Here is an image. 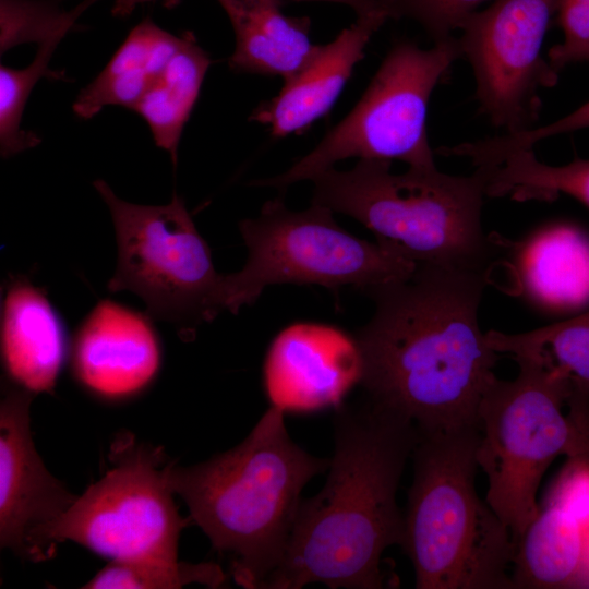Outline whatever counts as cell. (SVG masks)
I'll return each mask as SVG.
<instances>
[{
    "label": "cell",
    "mask_w": 589,
    "mask_h": 589,
    "mask_svg": "<svg viewBox=\"0 0 589 589\" xmlns=\"http://www.w3.org/2000/svg\"><path fill=\"white\" fill-rule=\"evenodd\" d=\"M361 376L356 337L320 323L298 322L280 330L263 364L266 396L285 413L337 408Z\"/></svg>",
    "instance_id": "13"
},
{
    "label": "cell",
    "mask_w": 589,
    "mask_h": 589,
    "mask_svg": "<svg viewBox=\"0 0 589 589\" xmlns=\"http://www.w3.org/2000/svg\"><path fill=\"white\" fill-rule=\"evenodd\" d=\"M329 462L297 445L285 412L271 406L238 446L190 467L170 462L168 479L213 548L230 557L235 581L261 589L283 558L303 488Z\"/></svg>",
    "instance_id": "3"
},
{
    "label": "cell",
    "mask_w": 589,
    "mask_h": 589,
    "mask_svg": "<svg viewBox=\"0 0 589 589\" xmlns=\"http://www.w3.org/2000/svg\"><path fill=\"white\" fill-rule=\"evenodd\" d=\"M211 65L208 55L185 34L184 41L133 108L149 127L155 144L177 163L182 130Z\"/></svg>",
    "instance_id": "21"
},
{
    "label": "cell",
    "mask_w": 589,
    "mask_h": 589,
    "mask_svg": "<svg viewBox=\"0 0 589 589\" xmlns=\"http://www.w3.org/2000/svg\"><path fill=\"white\" fill-rule=\"evenodd\" d=\"M96 1L84 0L71 10H63L56 0H0L1 53L24 43L41 45L63 38Z\"/></svg>",
    "instance_id": "26"
},
{
    "label": "cell",
    "mask_w": 589,
    "mask_h": 589,
    "mask_svg": "<svg viewBox=\"0 0 589 589\" xmlns=\"http://www.w3.org/2000/svg\"><path fill=\"white\" fill-rule=\"evenodd\" d=\"M485 338L500 354L533 358L589 383V310L526 333L490 330Z\"/></svg>",
    "instance_id": "23"
},
{
    "label": "cell",
    "mask_w": 589,
    "mask_h": 589,
    "mask_svg": "<svg viewBox=\"0 0 589 589\" xmlns=\"http://www.w3.org/2000/svg\"><path fill=\"white\" fill-rule=\"evenodd\" d=\"M556 5L557 0H495L459 27L480 107L506 133L530 129L540 109L539 89L557 82L558 73L541 56Z\"/></svg>",
    "instance_id": "11"
},
{
    "label": "cell",
    "mask_w": 589,
    "mask_h": 589,
    "mask_svg": "<svg viewBox=\"0 0 589 589\" xmlns=\"http://www.w3.org/2000/svg\"><path fill=\"white\" fill-rule=\"evenodd\" d=\"M512 381L495 377L478 409V466L485 501L516 542L537 516V492L556 457L589 453V383L533 358H515Z\"/></svg>",
    "instance_id": "6"
},
{
    "label": "cell",
    "mask_w": 589,
    "mask_h": 589,
    "mask_svg": "<svg viewBox=\"0 0 589 589\" xmlns=\"http://www.w3.org/2000/svg\"><path fill=\"white\" fill-rule=\"evenodd\" d=\"M160 345L149 320L101 300L79 328L72 347L75 377L92 393L121 399L145 388L160 366Z\"/></svg>",
    "instance_id": "14"
},
{
    "label": "cell",
    "mask_w": 589,
    "mask_h": 589,
    "mask_svg": "<svg viewBox=\"0 0 589 589\" xmlns=\"http://www.w3.org/2000/svg\"><path fill=\"white\" fill-rule=\"evenodd\" d=\"M589 529L561 505L545 502L516 542L514 588L584 587Z\"/></svg>",
    "instance_id": "19"
},
{
    "label": "cell",
    "mask_w": 589,
    "mask_h": 589,
    "mask_svg": "<svg viewBox=\"0 0 589 589\" xmlns=\"http://www.w3.org/2000/svg\"><path fill=\"white\" fill-rule=\"evenodd\" d=\"M312 204L348 215L417 263L489 272L501 250L481 221L486 177L453 176L390 161L359 159L350 170L328 168L314 177Z\"/></svg>",
    "instance_id": "5"
},
{
    "label": "cell",
    "mask_w": 589,
    "mask_h": 589,
    "mask_svg": "<svg viewBox=\"0 0 589 589\" xmlns=\"http://www.w3.org/2000/svg\"><path fill=\"white\" fill-rule=\"evenodd\" d=\"M184 38L185 35L178 37L160 28L151 19L143 20L97 77L81 91L73 104L74 113L91 119L110 105L133 110Z\"/></svg>",
    "instance_id": "20"
},
{
    "label": "cell",
    "mask_w": 589,
    "mask_h": 589,
    "mask_svg": "<svg viewBox=\"0 0 589 589\" xmlns=\"http://www.w3.org/2000/svg\"><path fill=\"white\" fill-rule=\"evenodd\" d=\"M563 40L549 51V63L558 73L576 62L589 61V0H557Z\"/></svg>",
    "instance_id": "28"
},
{
    "label": "cell",
    "mask_w": 589,
    "mask_h": 589,
    "mask_svg": "<svg viewBox=\"0 0 589 589\" xmlns=\"http://www.w3.org/2000/svg\"><path fill=\"white\" fill-rule=\"evenodd\" d=\"M31 401L29 392L9 389L0 404V543L22 558L40 562L56 551L48 529L76 496L50 474L35 449Z\"/></svg>",
    "instance_id": "12"
},
{
    "label": "cell",
    "mask_w": 589,
    "mask_h": 589,
    "mask_svg": "<svg viewBox=\"0 0 589 589\" xmlns=\"http://www.w3.org/2000/svg\"><path fill=\"white\" fill-rule=\"evenodd\" d=\"M94 187L113 221L118 259L110 291H131L148 314L189 335L213 321L224 305V278L197 231L184 202L173 195L166 205H141L118 197L101 179Z\"/></svg>",
    "instance_id": "9"
},
{
    "label": "cell",
    "mask_w": 589,
    "mask_h": 589,
    "mask_svg": "<svg viewBox=\"0 0 589 589\" xmlns=\"http://www.w3.org/2000/svg\"><path fill=\"white\" fill-rule=\"evenodd\" d=\"M514 268L527 299L556 312L589 302V239L568 224L537 230L514 252Z\"/></svg>",
    "instance_id": "17"
},
{
    "label": "cell",
    "mask_w": 589,
    "mask_h": 589,
    "mask_svg": "<svg viewBox=\"0 0 589 589\" xmlns=\"http://www.w3.org/2000/svg\"><path fill=\"white\" fill-rule=\"evenodd\" d=\"M226 11L236 35L229 67L236 72L294 75L317 45L310 40V20L283 14L272 0H216Z\"/></svg>",
    "instance_id": "18"
},
{
    "label": "cell",
    "mask_w": 589,
    "mask_h": 589,
    "mask_svg": "<svg viewBox=\"0 0 589 589\" xmlns=\"http://www.w3.org/2000/svg\"><path fill=\"white\" fill-rule=\"evenodd\" d=\"M480 167L486 177V196L549 201L566 194L589 208V159L576 158L563 166H550L539 161L530 148Z\"/></svg>",
    "instance_id": "22"
},
{
    "label": "cell",
    "mask_w": 589,
    "mask_h": 589,
    "mask_svg": "<svg viewBox=\"0 0 589 589\" xmlns=\"http://www.w3.org/2000/svg\"><path fill=\"white\" fill-rule=\"evenodd\" d=\"M486 0H382L389 19L410 17L438 41L453 36L464 21Z\"/></svg>",
    "instance_id": "27"
},
{
    "label": "cell",
    "mask_w": 589,
    "mask_h": 589,
    "mask_svg": "<svg viewBox=\"0 0 589 589\" xmlns=\"http://www.w3.org/2000/svg\"><path fill=\"white\" fill-rule=\"evenodd\" d=\"M112 468L47 531L52 546L76 542L113 560H178L187 520L179 516L161 447L123 435L112 445Z\"/></svg>",
    "instance_id": "10"
},
{
    "label": "cell",
    "mask_w": 589,
    "mask_h": 589,
    "mask_svg": "<svg viewBox=\"0 0 589 589\" xmlns=\"http://www.w3.org/2000/svg\"><path fill=\"white\" fill-rule=\"evenodd\" d=\"M159 1L168 8L177 5L180 0H115L112 5V14L115 16H127L140 4Z\"/></svg>",
    "instance_id": "31"
},
{
    "label": "cell",
    "mask_w": 589,
    "mask_h": 589,
    "mask_svg": "<svg viewBox=\"0 0 589 589\" xmlns=\"http://www.w3.org/2000/svg\"><path fill=\"white\" fill-rule=\"evenodd\" d=\"M462 57L450 36L422 49L407 40L384 58L353 109L285 172L252 184L279 190L312 180L350 157L398 159L412 168L435 167L426 132L428 106L436 84Z\"/></svg>",
    "instance_id": "8"
},
{
    "label": "cell",
    "mask_w": 589,
    "mask_h": 589,
    "mask_svg": "<svg viewBox=\"0 0 589 589\" xmlns=\"http://www.w3.org/2000/svg\"><path fill=\"white\" fill-rule=\"evenodd\" d=\"M333 213L315 204L293 212L278 197L267 201L257 217L242 220L248 259L239 272L225 275V310L238 313L272 285H350L365 292L413 272V261L389 244L352 236Z\"/></svg>",
    "instance_id": "7"
},
{
    "label": "cell",
    "mask_w": 589,
    "mask_h": 589,
    "mask_svg": "<svg viewBox=\"0 0 589 589\" xmlns=\"http://www.w3.org/2000/svg\"><path fill=\"white\" fill-rule=\"evenodd\" d=\"M226 575L215 563L191 564L179 560H113L83 588L175 589L191 584L221 587Z\"/></svg>",
    "instance_id": "24"
},
{
    "label": "cell",
    "mask_w": 589,
    "mask_h": 589,
    "mask_svg": "<svg viewBox=\"0 0 589 589\" xmlns=\"http://www.w3.org/2000/svg\"><path fill=\"white\" fill-rule=\"evenodd\" d=\"M389 19L385 11L359 15L337 37L317 49L308 62L284 81L279 93L250 116L268 128L273 137L300 133L325 116L351 76L373 34Z\"/></svg>",
    "instance_id": "15"
},
{
    "label": "cell",
    "mask_w": 589,
    "mask_h": 589,
    "mask_svg": "<svg viewBox=\"0 0 589 589\" xmlns=\"http://www.w3.org/2000/svg\"><path fill=\"white\" fill-rule=\"evenodd\" d=\"M336 410L327 481L320 493L301 501L283 558L261 589L386 585L381 558L402 541L396 493L417 428L366 397Z\"/></svg>",
    "instance_id": "2"
},
{
    "label": "cell",
    "mask_w": 589,
    "mask_h": 589,
    "mask_svg": "<svg viewBox=\"0 0 589 589\" xmlns=\"http://www.w3.org/2000/svg\"><path fill=\"white\" fill-rule=\"evenodd\" d=\"M62 37L39 45L33 62L23 69L0 68V152L8 158L40 143L39 136L21 129L25 104L40 77L47 76L49 62Z\"/></svg>",
    "instance_id": "25"
},
{
    "label": "cell",
    "mask_w": 589,
    "mask_h": 589,
    "mask_svg": "<svg viewBox=\"0 0 589 589\" xmlns=\"http://www.w3.org/2000/svg\"><path fill=\"white\" fill-rule=\"evenodd\" d=\"M63 324L27 278L11 279L1 313V354L11 380L31 394L52 393L65 357Z\"/></svg>",
    "instance_id": "16"
},
{
    "label": "cell",
    "mask_w": 589,
    "mask_h": 589,
    "mask_svg": "<svg viewBox=\"0 0 589 589\" xmlns=\"http://www.w3.org/2000/svg\"><path fill=\"white\" fill-rule=\"evenodd\" d=\"M478 424L419 431L401 546L418 589H514L516 544L476 491Z\"/></svg>",
    "instance_id": "4"
},
{
    "label": "cell",
    "mask_w": 589,
    "mask_h": 589,
    "mask_svg": "<svg viewBox=\"0 0 589 589\" xmlns=\"http://www.w3.org/2000/svg\"><path fill=\"white\" fill-rule=\"evenodd\" d=\"M272 1L276 2L280 7L284 3L299 2V1H324V2L340 3V4H345L353 9L357 12L358 16L376 12V11H385L382 4V0H272Z\"/></svg>",
    "instance_id": "30"
},
{
    "label": "cell",
    "mask_w": 589,
    "mask_h": 589,
    "mask_svg": "<svg viewBox=\"0 0 589 589\" xmlns=\"http://www.w3.org/2000/svg\"><path fill=\"white\" fill-rule=\"evenodd\" d=\"M489 272L417 263L413 272L365 291L375 303L356 336L365 397L419 431L478 424L500 353L479 325Z\"/></svg>",
    "instance_id": "1"
},
{
    "label": "cell",
    "mask_w": 589,
    "mask_h": 589,
    "mask_svg": "<svg viewBox=\"0 0 589 589\" xmlns=\"http://www.w3.org/2000/svg\"><path fill=\"white\" fill-rule=\"evenodd\" d=\"M586 128H589V100L548 125L486 137L482 143V148L489 158L500 160L513 152L530 149L541 140Z\"/></svg>",
    "instance_id": "29"
}]
</instances>
